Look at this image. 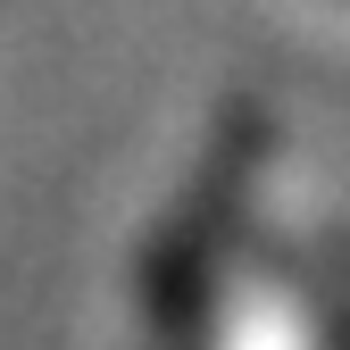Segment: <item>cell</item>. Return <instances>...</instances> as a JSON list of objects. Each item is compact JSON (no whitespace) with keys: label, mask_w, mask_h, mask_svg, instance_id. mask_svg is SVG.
Segmentation results:
<instances>
[{"label":"cell","mask_w":350,"mask_h":350,"mask_svg":"<svg viewBox=\"0 0 350 350\" xmlns=\"http://www.w3.org/2000/svg\"><path fill=\"white\" fill-rule=\"evenodd\" d=\"M258 167H267V117H258V109H234L226 125H217V142H208V159L192 175V192L175 200L167 234L142 258V309H150V325L167 342L200 325L208 292H217V250H226V234H234V217L250 200V175Z\"/></svg>","instance_id":"1"}]
</instances>
